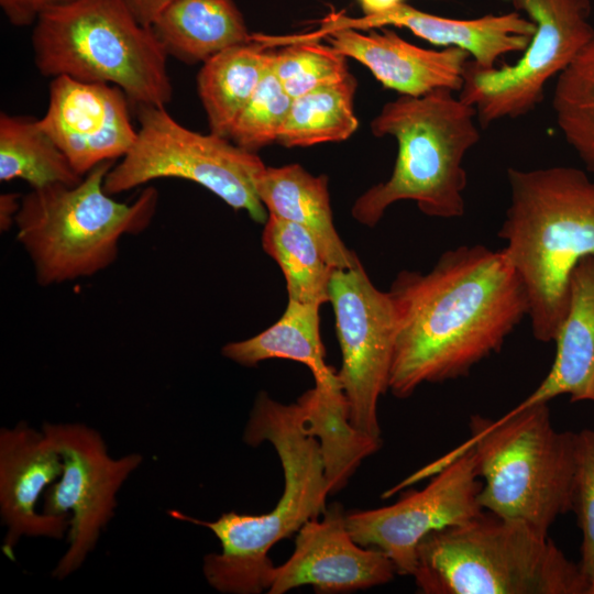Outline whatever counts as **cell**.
<instances>
[{"label": "cell", "instance_id": "6da1fadb", "mask_svg": "<svg viewBox=\"0 0 594 594\" xmlns=\"http://www.w3.org/2000/svg\"><path fill=\"white\" fill-rule=\"evenodd\" d=\"M396 319L395 397L468 376L529 316L526 285L504 249L460 245L426 274L400 271L388 290Z\"/></svg>", "mask_w": 594, "mask_h": 594}, {"label": "cell", "instance_id": "7a4b0ae2", "mask_svg": "<svg viewBox=\"0 0 594 594\" xmlns=\"http://www.w3.org/2000/svg\"><path fill=\"white\" fill-rule=\"evenodd\" d=\"M243 441L257 447L270 442L284 473V490L275 507L261 515L223 513L212 521L168 510L175 519L208 528L220 541L221 552L204 558L207 582L230 594L267 591L275 543L298 531L327 508L330 487L318 439L309 431L302 406L283 404L261 392L254 402Z\"/></svg>", "mask_w": 594, "mask_h": 594}, {"label": "cell", "instance_id": "3957f363", "mask_svg": "<svg viewBox=\"0 0 594 594\" xmlns=\"http://www.w3.org/2000/svg\"><path fill=\"white\" fill-rule=\"evenodd\" d=\"M510 201L497 233L529 297L534 337L554 340L575 264L594 255V182L581 169L509 167Z\"/></svg>", "mask_w": 594, "mask_h": 594}, {"label": "cell", "instance_id": "277c9868", "mask_svg": "<svg viewBox=\"0 0 594 594\" xmlns=\"http://www.w3.org/2000/svg\"><path fill=\"white\" fill-rule=\"evenodd\" d=\"M439 88L421 96L400 95L386 102L372 120L377 136H393L398 152L391 177L363 193L352 206V217L376 226L386 209L413 200L429 217L452 219L465 212L463 193L466 153L481 139L473 106Z\"/></svg>", "mask_w": 594, "mask_h": 594}, {"label": "cell", "instance_id": "5b68a950", "mask_svg": "<svg viewBox=\"0 0 594 594\" xmlns=\"http://www.w3.org/2000/svg\"><path fill=\"white\" fill-rule=\"evenodd\" d=\"M425 594H590L579 563L528 524L486 510L429 534L413 573Z\"/></svg>", "mask_w": 594, "mask_h": 594}, {"label": "cell", "instance_id": "8992f818", "mask_svg": "<svg viewBox=\"0 0 594 594\" xmlns=\"http://www.w3.org/2000/svg\"><path fill=\"white\" fill-rule=\"evenodd\" d=\"M31 43L43 76L110 84L135 106L165 107L173 98L168 55L125 0H70L52 7L34 23Z\"/></svg>", "mask_w": 594, "mask_h": 594}, {"label": "cell", "instance_id": "52a82bcc", "mask_svg": "<svg viewBox=\"0 0 594 594\" xmlns=\"http://www.w3.org/2000/svg\"><path fill=\"white\" fill-rule=\"evenodd\" d=\"M114 165L95 166L75 186L55 184L31 189L15 217L16 239L29 254L42 286L92 276L117 258L123 235L139 234L154 218L158 193L145 188L130 202L114 200L103 188Z\"/></svg>", "mask_w": 594, "mask_h": 594}, {"label": "cell", "instance_id": "ba28073f", "mask_svg": "<svg viewBox=\"0 0 594 594\" xmlns=\"http://www.w3.org/2000/svg\"><path fill=\"white\" fill-rule=\"evenodd\" d=\"M470 429L460 447L473 449L483 510L544 535L573 510L576 432L554 428L548 403L514 407L498 420L473 415Z\"/></svg>", "mask_w": 594, "mask_h": 594}, {"label": "cell", "instance_id": "9c48e42d", "mask_svg": "<svg viewBox=\"0 0 594 594\" xmlns=\"http://www.w3.org/2000/svg\"><path fill=\"white\" fill-rule=\"evenodd\" d=\"M139 129L129 152L106 175L113 196L158 178L201 185L234 210L265 223L268 213L255 182L266 166L256 155L213 133L201 134L178 123L158 106H136Z\"/></svg>", "mask_w": 594, "mask_h": 594}, {"label": "cell", "instance_id": "30bf717a", "mask_svg": "<svg viewBox=\"0 0 594 594\" xmlns=\"http://www.w3.org/2000/svg\"><path fill=\"white\" fill-rule=\"evenodd\" d=\"M534 22V35L515 64L464 65L459 97L476 110L482 129L524 117L544 98L547 84L563 72L594 36L588 0H509Z\"/></svg>", "mask_w": 594, "mask_h": 594}, {"label": "cell", "instance_id": "8fae6325", "mask_svg": "<svg viewBox=\"0 0 594 594\" xmlns=\"http://www.w3.org/2000/svg\"><path fill=\"white\" fill-rule=\"evenodd\" d=\"M431 475L435 477L422 490L409 492L392 505L345 514L352 538L385 553L400 575H413L418 546L429 534L483 512L479 502L482 482L472 448L458 447L407 480L414 484Z\"/></svg>", "mask_w": 594, "mask_h": 594}, {"label": "cell", "instance_id": "7c38bea8", "mask_svg": "<svg viewBox=\"0 0 594 594\" xmlns=\"http://www.w3.org/2000/svg\"><path fill=\"white\" fill-rule=\"evenodd\" d=\"M42 429L55 442L63 472L43 494L42 512L69 516L67 549L52 571L62 581L76 572L95 549L112 519L117 494L141 465L140 453L112 458L99 431L79 422H45Z\"/></svg>", "mask_w": 594, "mask_h": 594}, {"label": "cell", "instance_id": "4fadbf2b", "mask_svg": "<svg viewBox=\"0 0 594 594\" xmlns=\"http://www.w3.org/2000/svg\"><path fill=\"white\" fill-rule=\"evenodd\" d=\"M342 364L338 377L351 425L382 441L380 397L389 389L396 319L388 292L374 286L361 262L336 268L329 286Z\"/></svg>", "mask_w": 594, "mask_h": 594}, {"label": "cell", "instance_id": "5bb4252c", "mask_svg": "<svg viewBox=\"0 0 594 594\" xmlns=\"http://www.w3.org/2000/svg\"><path fill=\"white\" fill-rule=\"evenodd\" d=\"M129 103L117 86L57 76L50 84L47 109L38 122L85 176L102 162L122 158L132 147L138 129Z\"/></svg>", "mask_w": 594, "mask_h": 594}, {"label": "cell", "instance_id": "9a60e30c", "mask_svg": "<svg viewBox=\"0 0 594 594\" xmlns=\"http://www.w3.org/2000/svg\"><path fill=\"white\" fill-rule=\"evenodd\" d=\"M343 508L327 507L322 518L298 531L289 559L274 566L267 593L283 594L311 585L319 593L366 590L392 581L396 569L381 550L359 544L351 536Z\"/></svg>", "mask_w": 594, "mask_h": 594}, {"label": "cell", "instance_id": "2e32d148", "mask_svg": "<svg viewBox=\"0 0 594 594\" xmlns=\"http://www.w3.org/2000/svg\"><path fill=\"white\" fill-rule=\"evenodd\" d=\"M63 472V459L53 439L25 421L0 430V514L7 528L2 551L14 559L23 537L62 539L70 517L36 509L41 495Z\"/></svg>", "mask_w": 594, "mask_h": 594}, {"label": "cell", "instance_id": "e0dca14e", "mask_svg": "<svg viewBox=\"0 0 594 594\" xmlns=\"http://www.w3.org/2000/svg\"><path fill=\"white\" fill-rule=\"evenodd\" d=\"M388 25L407 29L435 45L462 48L484 68L496 67L506 54L522 53L535 32L534 22L516 10L475 19H452L424 12L404 2L377 15L349 18L331 13L315 34L320 37L333 29L366 31Z\"/></svg>", "mask_w": 594, "mask_h": 594}, {"label": "cell", "instance_id": "ac0fdd59", "mask_svg": "<svg viewBox=\"0 0 594 594\" xmlns=\"http://www.w3.org/2000/svg\"><path fill=\"white\" fill-rule=\"evenodd\" d=\"M329 45L346 57L363 64L386 88L405 96H421L448 88L459 92L470 54L459 47L422 48L396 32L371 29H333L324 34Z\"/></svg>", "mask_w": 594, "mask_h": 594}, {"label": "cell", "instance_id": "d6986e66", "mask_svg": "<svg viewBox=\"0 0 594 594\" xmlns=\"http://www.w3.org/2000/svg\"><path fill=\"white\" fill-rule=\"evenodd\" d=\"M556 355L539 386L516 407L568 395L594 403V255L581 258L569 277V306L553 340Z\"/></svg>", "mask_w": 594, "mask_h": 594}, {"label": "cell", "instance_id": "ffe728a7", "mask_svg": "<svg viewBox=\"0 0 594 594\" xmlns=\"http://www.w3.org/2000/svg\"><path fill=\"white\" fill-rule=\"evenodd\" d=\"M255 188L267 213L307 229L333 268H349L360 262L333 223L326 175L314 176L296 163L265 166Z\"/></svg>", "mask_w": 594, "mask_h": 594}, {"label": "cell", "instance_id": "44dd1931", "mask_svg": "<svg viewBox=\"0 0 594 594\" xmlns=\"http://www.w3.org/2000/svg\"><path fill=\"white\" fill-rule=\"evenodd\" d=\"M151 29L166 54L186 64L204 63L253 40L233 0H174L156 15Z\"/></svg>", "mask_w": 594, "mask_h": 594}, {"label": "cell", "instance_id": "7402d4cb", "mask_svg": "<svg viewBox=\"0 0 594 594\" xmlns=\"http://www.w3.org/2000/svg\"><path fill=\"white\" fill-rule=\"evenodd\" d=\"M261 41L231 46L202 63L198 96L211 133L230 140L233 125L262 80L272 52Z\"/></svg>", "mask_w": 594, "mask_h": 594}, {"label": "cell", "instance_id": "603a6c76", "mask_svg": "<svg viewBox=\"0 0 594 594\" xmlns=\"http://www.w3.org/2000/svg\"><path fill=\"white\" fill-rule=\"evenodd\" d=\"M320 306L289 300L282 317L256 336L229 342L221 353L243 366L252 367L272 359H285L306 365L315 383L338 378V372L326 363L320 337Z\"/></svg>", "mask_w": 594, "mask_h": 594}, {"label": "cell", "instance_id": "cb8c5ba5", "mask_svg": "<svg viewBox=\"0 0 594 594\" xmlns=\"http://www.w3.org/2000/svg\"><path fill=\"white\" fill-rule=\"evenodd\" d=\"M38 119L0 114V180L22 179L32 189L82 180Z\"/></svg>", "mask_w": 594, "mask_h": 594}, {"label": "cell", "instance_id": "d4e9b609", "mask_svg": "<svg viewBox=\"0 0 594 594\" xmlns=\"http://www.w3.org/2000/svg\"><path fill=\"white\" fill-rule=\"evenodd\" d=\"M356 78L318 87L294 98L277 142L285 147H306L349 139L359 128L353 102Z\"/></svg>", "mask_w": 594, "mask_h": 594}, {"label": "cell", "instance_id": "484cf974", "mask_svg": "<svg viewBox=\"0 0 594 594\" xmlns=\"http://www.w3.org/2000/svg\"><path fill=\"white\" fill-rule=\"evenodd\" d=\"M263 250L280 267L289 300L322 306L329 301L333 268L311 233L301 226L268 215Z\"/></svg>", "mask_w": 594, "mask_h": 594}, {"label": "cell", "instance_id": "4316f807", "mask_svg": "<svg viewBox=\"0 0 594 594\" xmlns=\"http://www.w3.org/2000/svg\"><path fill=\"white\" fill-rule=\"evenodd\" d=\"M552 108L565 141L594 173V36L558 75Z\"/></svg>", "mask_w": 594, "mask_h": 594}, {"label": "cell", "instance_id": "83f0119b", "mask_svg": "<svg viewBox=\"0 0 594 594\" xmlns=\"http://www.w3.org/2000/svg\"><path fill=\"white\" fill-rule=\"evenodd\" d=\"M346 56L310 36L297 37L272 53V67L285 91L294 99L349 74Z\"/></svg>", "mask_w": 594, "mask_h": 594}, {"label": "cell", "instance_id": "f1b7e54d", "mask_svg": "<svg viewBox=\"0 0 594 594\" xmlns=\"http://www.w3.org/2000/svg\"><path fill=\"white\" fill-rule=\"evenodd\" d=\"M292 101L275 75L271 59L256 90L237 119L230 140L252 153L276 143Z\"/></svg>", "mask_w": 594, "mask_h": 594}, {"label": "cell", "instance_id": "f546056e", "mask_svg": "<svg viewBox=\"0 0 594 594\" xmlns=\"http://www.w3.org/2000/svg\"><path fill=\"white\" fill-rule=\"evenodd\" d=\"M573 510L582 531L579 565L594 594V430L583 429L575 438Z\"/></svg>", "mask_w": 594, "mask_h": 594}, {"label": "cell", "instance_id": "4dcf8cb0", "mask_svg": "<svg viewBox=\"0 0 594 594\" xmlns=\"http://www.w3.org/2000/svg\"><path fill=\"white\" fill-rule=\"evenodd\" d=\"M70 0H0V7L15 26L34 24L38 16L47 9Z\"/></svg>", "mask_w": 594, "mask_h": 594}, {"label": "cell", "instance_id": "1f68e13d", "mask_svg": "<svg viewBox=\"0 0 594 594\" xmlns=\"http://www.w3.org/2000/svg\"><path fill=\"white\" fill-rule=\"evenodd\" d=\"M172 1L174 0H125L138 21L146 26H151L156 15Z\"/></svg>", "mask_w": 594, "mask_h": 594}, {"label": "cell", "instance_id": "d6a6232c", "mask_svg": "<svg viewBox=\"0 0 594 594\" xmlns=\"http://www.w3.org/2000/svg\"><path fill=\"white\" fill-rule=\"evenodd\" d=\"M21 198L15 193H4L0 196V229L8 231L15 224V217L19 212Z\"/></svg>", "mask_w": 594, "mask_h": 594}, {"label": "cell", "instance_id": "836d02e7", "mask_svg": "<svg viewBox=\"0 0 594 594\" xmlns=\"http://www.w3.org/2000/svg\"><path fill=\"white\" fill-rule=\"evenodd\" d=\"M364 15H377L385 13L399 4L405 0H358Z\"/></svg>", "mask_w": 594, "mask_h": 594}]
</instances>
